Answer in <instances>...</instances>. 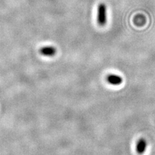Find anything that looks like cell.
Wrapping results in <instances>:
<instances>
[{"label": "cell", "mask_w": 155, "mask_h": 155, "mask_svg": "<svg viewBox=\"0 0 155 155\" xmlns=\"http://www.w3.org/2000/svg\"><path fill=\"white\" fill-rule=\"evenodd\" d=\"M97 22L100 26H104L107 23V7L104 3H100L97 8Z\"/></svg>", "instance_id": "cell-1"}, {"label": "cell", "mask_w": 155, "mask_h": 155, "mask_svg": "<svg viewBox=\"0 0 155 155\" xmlns=\"http://www.w3.org/2000/svg\"><path fill=\"white\" fill-rule=\"evenodd\" d=\"M40 53L45 56H53L56 54V49L53 46H45L40 48Z\"/></svg>", "instance_id": "cell-2"}, {"label": "cell", "mask_w": 155, "mask_h": 155, "mask_svg": "<svg viewBox=\"0 0 155 155\" xmlns=\"http://www.w3.org/2000/svg\"><path fill=\"white\" fill-rule=\"evenodd\" d=\"M107 81L111 85H118L122 83V77L116 75V74H110L107 76Z\"/></svg>", "instance_id": "cell-3"}, {"label": "cell", "mask_w": 155, "mask_h": 155, "mask_svg": "<svg viewBox=\"0 0 155 155\" xmlns=\"http://www.w3.org/2000/svg\"><path fill=\"white\" fill-rule=\"evenodd\" d=\"M147 145L146 140L143 138L139 139L137 144V152L139 154H143L146 151Z\"/></svg>", "instance_id": "cell-4"}]
</instances>
